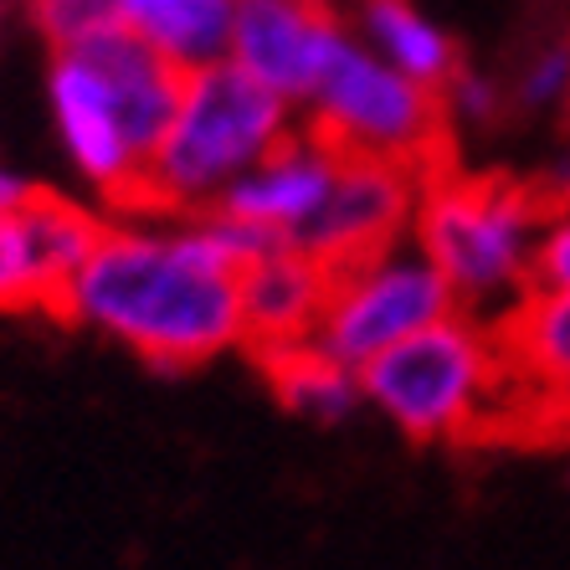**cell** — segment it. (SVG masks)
Wrapping results in <instances>:
<instances>
[{"label":"cell","instance_id":"1","mask_svg":"<svg viewBox=\"0 0 570 570\" xmlns=\"http://www.w3.org/2000/svg\"><path fill=\"white\" fill-rule=\"evenodd\" d=\"M237 263L200 216L175 226H108L67 283L57 318L98 330L165 375L196 371L242 345Z\"/></svg>","mask_w":570,"mask_h":570},{"label":"cell","instance_id":"2","mask_svg":"<svg viewBox=\"0 0 570 570\" xmlns=\"http://www.w3.org/2000/svg\"><path fill=\"white\" fill-rule=\"evenodd\" d=\"M293 129L298 124H293L288 98L263 88L232 57L186 67L170 129L149 149L129 212H212L222 190L253 170L263 155H273Z\"/></svg>","mask_w":570,"mask_h":570},{"label":"cell","instance_id":"3","mask_svg":"<svg viewBox=\"0 0 570 570\" xmlns=\"http://www.w3.org/2000/svg\"><path fill=\"white\" fill-rule=\"evenodd\" d=\"M556 206L534 180L458 175L452 165L426 170L412 216V242L438 267L458 304L483 314L534 283V247Z\"/></svg>","mask_w":570,"mask_h":570},{"label":"cell","instance_id":"4","mask_svg":"<svg viewBox=\"0 0 570 570\" xmlns=\"http://www.w3.org/2000/svg\"><path fill=\"white\" fill-rule=\"evenodd\" d=\"M360 391L401 438L463 442L493 416H509V371L489 318L458 314L406 334L360 365Z\"/></svg>","mask_w":570,"mask_h":570},{"label":"cell","instance_id":"5","mask_svg":"<svg viewBox=\"0 0 570 570\" xmlns=\"http://www.w3.org/2000/svg\"><path fill=\"white\" fill-rule=\"evenodd\" d=\"M304 114L318 139H330L334 149H350V155H391L422 165V170L452 165V119L442 94L375 57L355 31L334 47Z\"/></svg>","mask_w":570,"mask_h":570},{"label":"cell","instance_id":"6","mask_svg":"<svg viewBox=\"0 0 570 570\" xmlns=\"http://www.w3.org/2000/svg\"><path fill=\"white\" fill-rule=\"evenodd\" d=\"M463 304L448 288V278L406 237L391 253H375L355 267L330 273V293H324V308H318L314 324V345L324 355H334L340 365L360 371L381 350L401 345L406 334L426 330V324H438Z\"/></svg>","mask_w":570,"mask_h":570},{"label":"cell","instance_id":"7","mask_svg":"<svg viewBox=\"0 0 570 570\" xmlns=\"http://www.w3.org/2000/svg\"><path fill=\"white\" fill-rule=\"evenodd\" d=\"M426 170L391 155H350L340 149V175L330 186V200L293 242L324 273L355 267L375 253H391L412 237L416 196H422Z\"/></svg>","mask_w":570,"mask_h":570},{"label":"cell","instance_id":"8","mask_svg":"<svg viewBox=\"0 0 570 570\" xmlns=\"http://www.w3.org/2000/svg\"><path fill=\"white\" fill-rule=\"evenodd\" d=\"M104 232L108 222L82 200L37 186L21 212L0 216V314H57Z\"/></svg>","mask_w":570,"mask_h":570},{"label":"cell","instance_id":"9","mask_svg":"<svg viewBox=\"0 0 570 570\" xmlns=\"http://www.w3.org/2000/svg\"><path fill=\"white\" fill-rule=\"evenodd\" d=\"M345 37L350 21L334 0H237L226 57L293 108H304Z\"/></svg>","mask_w":570,"mask_h":570},{"label":"cell","instance_id":"10","mask_svg":"<svg viewBox=\"0 0 570 570\" xmlns=\"http://www.w3.org/2000/svg\"><path fill=\"white\" fill-rule=\"evenodd\" d=\"M47 104H52V124L57 139H62L67 159L78 165V175L108 206L129 212L134 190H139V175H145V159L134 155V145L124 139L119 119L104 98V82L94 78V67L82 62L78 52H52L47 62Z\"/></svg>","mask_w":570,"mask_h":570},{"label":"cell","instance_id":"11","mask_svg":"<svg viewBox=\"0 0 570 570\" xmlns=\"http://www.w3.org/2000/svg\"><path fill=\"white\" fill-rule=\"evenodd\" d=\"M489 330L509 371V416H570V293L530 283Z\"/></svg>","mask_w":570,"mask_h":570},{"label":"cell","instance_id":"12","mask_svg":"<svg viewBox=\"0 0 570 570\" xmlns=\"http://www.w3.org/2000/svg\"><path fill=\"white\" fill-rule=\"evenodd\" d=\"M62 52V47H57ZM67 52H78L82 62L94 67V78L104 82V98L119 119L124 139L134 145V155L149 159V149L159 145V134L170 129V114L180 104V82L186 67L149 47L139 31H129L124 21L88 31L82 41H72Z\"/></svg>","mask_w":570,"mask_h":570},{"label":"cell","instance_id":"13","mask_svg":"<svg viewBox=\"0 0 570 570\" xmlns=\"http://www.w3.org/2000/svg\"><path fill=\"white\" fill-rule=\"evenodd\" d=\"M340 175V149L330 139H318L314 129H293L273 155H263L247 175H237L222 190V212L247 216V222L278 232V237L298 242L304 226L318 216V206L330 200V186Z\"/></svg>","mask_w":570,"mask_h":570},{"label":"cell","instance_id":"14","mask_svg":"<svg viewBox=\"0 0 570 570\" xmlns=\"http://www.w3.org/2000/svg\"><path fill=\"white\" fill-rule=\"evenodd\" d=\"M242 345L247 355H273L288 345H308L330 293V273L298 247L257 257L242 267Z\"/></svg>","mask_w":570,"mask_h":570},{"label":"cell","instance_id":"15","mask_svg":"<svg viewBox=\"0 0 570 570\" xmlns=\"http://www.w3.org/2000/svg\"><path fill=\"white\" fill-rule=\"evenodd\" d=\"M350 31H355L375 57L401 67L406 78L426 82V88H448V78L463 67L458 41L416 6V0H350Z\"/></svg>","mask_w":570,"mask_h":570},{"label":"cell","instance_id":"16","mask_svg":"<svg viewBox=\"0 0 570 570\" xmlns=\"http://www.w3.org/2000/svg\"><path fill=\"white\" fill-rule=\"evenodd\" d=\"M257 371L273 385V396L283 401V412L304 416V422H345L365 401L360 391V371L340 365L334 355L308 340V345H288L273 355H257Z\"/></svg>","mask_w":570,"mask_h":570},{"label":"cell","instance_id":"17","mask_svg":"<svg viewBox=\"0 0 570 570\" xmlns=\"http://www.w3.org/2000/svg\"><path fill=\"white\" fill-rule=\"evenodd\" d=\"M114 11L124 27L139 31L170 62L200 67L226 57L237 0H114Z\"/></svg>","mask_w":570,"mask_h":570},{"label":"cell","instance_id":"18","mask_svg":"<svg viewBox=\"0 0 570 570\" xmlns=\"http://www.w3.org/2000/svg\"><path fill=\"white\" fill-rule=\"evenodd\" d=\"M108 21H119L114 0H31V27L41 31V41L52 52L82 41L88 31L108 27Z\"/></svg>","mask_w":570,"mask_h":570},{"label":"cell","instance_id":"19","mask_svg":"<svg viewBox=\"0 0 570 570\" xmlns=\"http://www.w3.org/2000/svg\"><path fill=\"white\" fill-rule=\"evenodd\" d=\"M514 98H519V108H534V114L570 108V41H560V47L540 52L530 67H524Z\"/></svg>","mask_w":570,"mask_h":570},{"label":"cell","instance_id":"20","mask_svg":"<svg viewBox=\"0 0 570 570\" xmlns=\"http://www.w3.org/2000/svg\"><path fill=\"white\" fill-rule=\"evenodd\" d=\"M442 104H448V119H458V124H493V114H499V88H493L489 78L468 72V67H458L448 78V88H442Z\"/></svg>","mask_w":570,"mask_h":570},{"label":"cell","instance_id":"21","mask_svg":"<svg viewBox=\"0 0 570 570\" xmlns=\"http://www.w3.org/2000/svg\"><path fill=\"white\" fill-rule=\"evenodd\" d=\"M534 283L570 293V212L544 222L540 247H534Z\"/></svg>","mask_w":570,"mask_h":570},{"label":"cell","instance_id":"22","mask_svg":"<svg viewBox=\"0 0 570 570\" xmlns=\"http://www.w3.org/2000/svg\"><path fill=\"white\" fill-rule=\"evenodd\" d=\"M31 190H37V180H27L21 170H11V165L0 159V216L21 212V206L31 200Z\"/></svg>","mask_w":570,"mask_h":570}]
</instances>
